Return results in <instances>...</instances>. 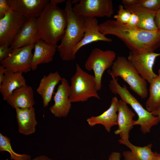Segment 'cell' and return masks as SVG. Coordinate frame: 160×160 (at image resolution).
<instances>
[{
  "mask_svg": "<svg viewBox=\"0 0 160 160\" xmlns=\"http://www.w3.org/2000/svg\"><path fill=\"white\" fill-rule=\"evenodd\" d=\"M99 30L105 36L112 35L118 38L134 53L154 52L160 47L159 30L148 31L132 28L112 19L99 24Z\"/></svg>",
  "mask_w": 160,
  "mask_h": 160,
  "instance_id": "1",
  "label": "cell"
},
{
  "mask_svg": "<svg viewBox=\"0 0 160 160\" xmlns=\"http://www.w3.org/2000/svg\"><path fill=\"white\" fill-rule=\"evenodd\" d=\"M36 21L38 40L57 46V43L64 35L67 25L66 11L49 3L36 18Z\"/></svg>",
  "mask_w": 160,
  "mask_h": 160,
  "instance_id": "2",
  "label": "cell"
},
{
  "mask_svg": "<svg viewBox=\"0 0 160 160\" xmlns=\"http://www.w3.org/2000/svg\"><path fill=\"white\" fill-rule=\"evenodd\" d=\"M72 5L71 1H66L64 10L67 14V25L61 43L57 47L61 58L64 61L75 59L74 49L83 39L85 32V18L73 11Z\"/></svg>",
  "mask_w": 160,
  "mask_h": 160,
  "instance_id": "3",
  "label": "cell"
},
{
  "mask_svg": "<svg viewBox=\"0 0 160 160\" xmlns=\"http://www.w3.org/2000/svg\"><path fill=\"white\" fill-rule=\"evenodd\" d=\"M110 75L112 79L110 81L109 87L111 92L118 95L121 100L131 107L138 116V119L135 121L134 125H139L140 130L144 134L149 132L152 127L160 121L159 117L153 115L151 112L145 109L130 93L126 85L121 86L117 79Z\"/></svg>",
  "mask_w": 160,
  "mask_h": 160,
  "instance_id": "4",
  "label": "cell"
},
{
  "mask_svg": "<svg viewBox=\"0 0 160 160\" xmlns=\"http://www.w3.org/2000/svg\"><path fill=\"white\" fill-rule=\"evenodd\" d=\"M111 68V71H108L109 75L115 78H121L129 85L130 88L141 98L145 99L148 96L146 81L141 76L127 58L118 56Z\"/></svg>",
  "mask_w": 160,
  "mask_h": 160,
  "instance_id": "5",
  "label": "cell"
},
{
  "mask_svg": "<svg viewBox=\"0 0 160 160\" xmlns=\"http://www.w3.org/2000/svg\"><path fill=\"white\" fill-rule=\"evenodd\" d=\"M71 81L69 98L71 103L85 102L92 97L100 99L94 76L84 71L78 63Z\"/></svg>",
  "mask_w": 160,
  "mask_h": 160,
  "instance_id": "6",
  "label": "cell"
},
{
  "mask_svg": "<svg viewBox=\"0 0 160 160\" xmlns=\"http://www.w3.org/2000/svg\"><path fill=\"white\" fill-rule=\"evenodd\" d=\"M116 57V53L112 50L103 51L97 47L92 50L85 66L87 71H93L97 91L101 89L102 79L104 72L111 67Z\"/></svg>",
  "mask_w": 160,
  "mask_h": 160,
  "instance_id": "7",
  "label": "cell"
},
{
  "mask_svg": "<svg viewBox=\"0 0 160 160\" xmlns=\"http://www.w3.org/2000/svg\"><path fill=\"white\" fill-rule=\"evenodd\" d=\"M72 10L84 18L111 17L114 13L111 0H80L72 7Z\"/></svg>",
  "mask_w": 160,
  "mask_h": 160,
  "instance_id": "8",
  "label": "cell"
},
{
  "mask_svg": "<svg viewBox=\"0 0 160 160\" xmlns=\"http://www.w3.org/2000/svg\"><path fill=\"white\" fill-rule=\"evenodd\" d=\"M34 44L13 49L12 53L0 62L7 71L13 72L27 73L31 69Z\"/></svg>",
  "mask_w": 160,
  "mask_h": 160,
  "instance_id": "9",
  "label": "cell"
},
{
  "mask_svg": "<svg viewBox=\"0 0 160 160\" xmlns=\"http://www.w3.org/2000/svg\"><path fill=\"white\" fill-rule=\"evenodd\" d=\"M27 20L12 9L0 19V46H10Z\"/></svg>",
  "mask_w": 160,
  "mask_h": 160,
  "instance_id": "10",
  "label": "cell"
},
{
  "mask_svg": "<svg viewBox=\"0 0 160 160\" xmlns=\"http://www.w3.org/2000/svg\"><path fill=\"white\" fill-rule=\"evenodd\" d=\"M160 53L153 52L140 54L130 52L127 59L144 79L150 83L157 76L153 70L156 57Z\"/></svg>",
  "mask_w": 160,
  "mask_h": 160,
  "instance_id": "11",
  "label": "cell"
},
{
  "mask_svg": "<svg viewBox=\"0 0 160 160\" xmlns=\"http://www.w3.org/2000/svg\"><path fill=\"white\" fill-rule=\"evenodd\" d=\"M54 97V104L49 108L51 113L55 117H65L71 108L69 98L70 86L67 80L63 78Z\"/></svg>",
  "mask_w": 160,
  "mask_h": 160,
  "instance_id": "12",
  "label": "cell"
},
{
  "mask_svg": "<svg viewBox=\"0 0 160 160\" xmlns=\"http://www.w3.org/2000/svg\"><path fill=\"white\" fill-rule=\"evenodd\" d=\"M11 9L27 19L37 18L42 12L49 0H7Z\"/></svg>",
  "mask_w": 160,
  "mask_h": 160,
  "instance_id": "13",
  "label": "cell"
},
{
  "mask_svg": "<svg viewBox=\"0 0 160 160\" xmlns=\"http://www.w3.org/2000/svg\"><path fill=\"white\" fill-rule=\"evenodd\" d=\"M118 112V127L114 133L119 135L121 139L119 140H129V133L134 126L135 120L133 118L135 114L121 99L119 100Z\"/></svg>",
  "mask_w": 160,
  "mask_h": 160,
  "instance_id": "14",
  "label": "cell"
},
{
  "mask_svg": "<svg viewBox=\"0 0 160 160\" xmlns=\"http://www.w3.org/2000/svg\"><path fill=\"white\" fill-rule=\"evenodd\" d=\"M84 18V36L74 49L73 52L75 55L82 47L92 43L99 41L111 42L112 41L111 39L107 37L99 31V24L96 18Z\"/></svg>",
  "mask_w": 160,
  "mask_h": 160,
  "instance_id": "15",
  "label": "cell"
},
{
  "mask_svg": "<svg viewBox=\"0 0 160 160\" xmlns=\"http://www.w3.org/2000/svg\"><path fill=\"white\" fill-rule=\"evenodd\" d=\"M36 18L27 19L10 46L13 49L34 44L37 40Z\"/></svg>",
  "mask_w": 160,
  "mask_h": 160,
  "instance_id": "16",
  "label": "cell"
},
{
  "mask_svg": "<svg viewBox=\"0 0 160 160\" xmlns=\"http://www.w3.org/2000/svg\"><path fill=\"white\" fill-rule=\"evenodd\" d=\"M119 100L117 97L112 98L109 107L100 115L92 116L88 118L87 121L91 127L100 124L104 126L107 131L110 132L112 127L117 125V113L118 110Z\"/></svg>",
  "mask_w": 160,
  "mask_h": 160,
  "instance_id": "17",
  "label": "cell"
},
{
  "mask_svg": "<svg viewBox=\"0 0 160 160\" xmlns=\"http://www.w3.org/2000/svg\"><path fill=\"white\" fill-rule=\"evenodd\" d=\"M15 109L19 132L25 135L34 133L37 122L33 107L25 109L16 108Z\"/></svg>",
  "mask_w": 160,
  "mask_h": 160,
  "instance_id": "18",
  "label": "cell"
},
{
  "mask_svg": "<svg viewBox=\"0 0 160 160\" xmlns=\"http://www.w3.org/2000/svg\"><path fill=\"white\" fill-rule=\"evenodd\" d=\"M13 108L25 109L33 107L35 103L33 91L27 85L16 89L6 100Z\"/></svg>",
  "mask_w": 160,
  "mask_h": 160,
  "instance_id": "19",
  "label": "cell"
},
{
  "mask_svg": "<svg viewBox=\"0 0 160 160\" xmlns=\"http://www.w3.org/2000/svg\"><path fill=\"white\" fill-rule=\"evenodd\" d=\"M57 46L38 39L34 44V49L32 60L31 69L35 71L39 65L48 63L52 61Z\"/></svg>",
  "mask_w": 160,
  "mask_h": 160,
  "instance_id": "20",
  "label": "cell"
},
{
  "mask_svg": "<svg viewBox=\"0 0 160 160\" xmlns=\"http://www.w3.org/2000/svg\"><path fill=\"white\" fill-rule=\"evenodd\" d=\"M62 78L56 71L44 75L41 79L36 92L42 99L43 106L47 107L50 101L56 86L61 81Z\"/></svg>",
  "mask_w": 160,
  "mask_h": 160,
  "instance_id": "21",
  "label": "cell"
},
{
  "mask_svg": "<svg viewBox=\"0 0 160 160\" xmlns=\"http://www.w3.org/2000/svg\"><path fill=\"white\" fill-rule=\"evenodd\" d=\"M124 7L131 13L135 14L138 16L139 19L138 28L148 31L158 30L155 20L157 12L146 9L136 4Z\"/></svg>",
  "mask_w": 160,
  "mask_h": 160,
  "instance_id": "22",
  "label": "cell"
},
{
  "mask_svg": "<svg viewBox=\"0 0 160 160\" xmlns=\"http://www.w3.org/2000/svg\"><path fill=\"white\" fill-rule=\"evenodd\" d=\"M26 85V80L22 73L7 70L0 85V92L3 100L6 101L16 89Z\"/></svg>",
  "mask_w": 160,
  "mask_h": 160,
  "instance_id": "23",
  "label": "cell"
},
{
  "mask_svg": "<svg viewBox=\"0 0 160 160\" xmlns=\"http://www.w3.org/2000/svg\"><path fill=\"white\" fill-rule=\"evenodd\" d=\"M120 144L124 145L130 151H124L123 152L124 160H152L155 152L152 151V144L140 147L132 144L129 140L122 141L119 140Z\"/></svg>",
  "mask_w": 160,
  "mask_h": 160,
  "instance_id": "24",
  "label": "cell"
},
{
  "mask_svg": "<svg viewBox=\"0 0 160 160\" xmlns=\"http://www.w3.org/2000/svg\"><path fill=\"white\" fill-rule=\"evenodd\" d=\"M150 84L149 96L145 106L146 109L152 113L160 107V69L157 76Z\"/></svg>",
  "mask_w": 160,
  "mask_h": 160,
  "instance_id": "25",
  "label": "cell"
},
{
  "mask_svg": "<svg viewBox=\"0 0 160 160\" xmlns=\"http://www.w3.org/2000/svg\"><path fill=\"white\" fill-rule=\"evenodd\" d=\"M0 151H7L10 155L11 160H31L30 155L25 154H19L15 152L12 148L10 140L6 136L0 133Z\"/></svg>",
  "mask_w": 160,
  "mask_h": 160,
  "instance_id": "26",
  "label": "cell"
},
{
  "mask_svg": "<svg viewBox=\"0 0 160 160\" xmlns=\"http://www.w3.org/2000/svg\"><path fill=\"white\" fill-rule=\"evenodd\" d=\"M124 7L122 4H120L117 13L113 17L117 21L125 25L129 21L131 13L124 9Z\"/></svg>",
  "mask_w": 160,
  "mask_h": 160,
  "instance_id": "27",
  "label": "cell"
},
{
  "mask_svg": "<svg viewBox=\"0 0 160 160\" xmlns=\"http://www.w3.org/2000/svg\"><path fill=\"white\" fill-rule=\"evenodd\" d=\"M136 5L146 9L157 12L160 9V0H138Z\"/></svg>",
  "mask_w": 160,
  "mask_h": 160,
  "instance_id": "28",
  "label": "cell"
},
{
  "mask_svg": "<svg viewBox=\"0 0 160 160\" xmlns=\"http://www.w3.org/2000/svg\"><path fill=\"white\" fill-rule=\"evenodd\" d=\"M13 50L10 46L6 45L0 46V62L8 57Z\"/></svg>",
  "mask_w": 160,
  "mask_h": 160,
  "instance_id": "29",
  "label": "cell"
},
{
  "mask_svg": "<svg viewBox=\"0 0 160 160\" xmlns=\"http://www.w3.org/2000/svg\"><path fill=\"white\" fill-rule=\"evenodd\" d=\"M11 9L7 0H0V19L3 17Z\"/></svg>",
  "mask_w": 160,
  "mask_h": 160,
  "instance_id": "30",
  "label": "cell"
},
{
  "mask_svg": "<svg viewBox=\"0 0 160 160\" xmlns=\"http://www.w3.org/2000/svg\"><path fill=\"white\" fill-rule=\"evenodd\" d=\"M139 23V19L138 16L136 14L132 13L129 21L125 25L132 28H138Z\"/></svg>",
  "mask_w": 160,
  "mask_h": 160,
  "instance_id": "31",
  "label": "cell"
},
{
  "mask_svg": "<svg viewBox=\"0 0 160 160\" xmlns=\"http://www.w3.org/2000/svg\"><path fill=\"white\" fill-rule=\"evenodd\" d=\"M120 153L117 152H113L109 155L108 160H121Z\"/></svg>",
  "mask_w": 160,
  "mask_h": 160,
  "instance_id": "32",
  "label": "cell"
},
{
  "mask_svg": "<svg viewBox=\"0 0 160 160\" xmlns=\"http://www.w3.org/2000/svg\"><path fill=\"white\" fill-rule=\"evenodd\" d=\"M155 20L158 30L160 31V9L157 11Z\"/></svg>",
  "mask_w": 160,
  "mask_h": 160,
  "instance_id": "33",
  "label": "cell"
},
{
  "mask_svg": "<svg viewBox=\"0 0 160 160\" xmlns=\"http://www.w3.org/2000/svg\"><path fill=\"white\" fill-rule=\"evenodd\" d=\"M138 0H122V3L124 6H129L136 4Z\"/></svg>",
  "mask_w": 160,
  "mask_h": 160,
  "instance_id": "34",
  "label": "cell"
},
{
  "mask_svg": "<svg viewBox=\"0 0 160 160\" xmlns=\"http://www.w3.org/2000/svg\"><path fill=\"white\" fill-rule=\"evenodd\" d=\"M7 70L2 65H0V85L4 79L5 73Z\"/></svg>",
  "mask_w": 160,
  "mask_h": 160,
  "instance_id": "35",
  "label": "cell"
},
{
  "mask_svg": "<svg viewBox=\"0 0 160 160\" xmlns=\"http://www.w3.org/2000/svg\"><path fill=\"white\" fill-rule=\"evenodd\" d=\"M32 160H52L51 159L45 155H42L37 156Z\"/></svg>",
  "mask_w": 160,
  "mask_h": 160,
  "instance_id": "36",
  "label": "cell"
},
{
  "mask_svg": "<svg viewBox=\"0 0 160 160\" xmlns=\"http://www.w3.org/2000/svg\"><path fill=\"white\" fill-rule=\"evenodd\" d=\"M66 1L65 0H50L49 1V3L52 5L56 6L57 4Z\"/></svg>",
  "mask_w": 160,
  "mask_h": 160,
  "instance_id": "37",
  "label": "cell"
},
{
  "mask_svg": "<svg viewBox=\"0 0 160 160\" xmlns=\"http://www.w3.org/2000/svg\"><path fill=\"white\" fill-rule=\"evenodd\" d=\"M152 113L153 115L158 116L159 118L160 121V107Z\"/></svg>",
  "mask_w": 160,
  "mask_h": 160,
  "instance_id": "38",
  "label": "cell"
},
{
  "mask_svg": "<svg viewBox=\"0 0 160 160\" xmlns=\"http://www.w3.org/2000/svg\"><path fill=\"white\" fill-rule=\"evenodd\" d=\"M152 160H160V153L155 152L154 156Z\"/></svg>",
  "mask_w": 160,
  "mask_h": 160,
  "instance_id": "39",
  "label": "cell"
},
{
  "mask_svg": "<svg viewBox=\"0 0 160 160\" xmlns=\"http://www.w3.org/2000/svg\"><path fill=\"white\" fill-rule=\"evenodd\" d=\"M92 160H95V159H92Z\"/></svg>",
  "mask_w": 160,
  "mask_h": 160,
  "instance_id": "40",
  "label": "cell"
}]
</instances>
